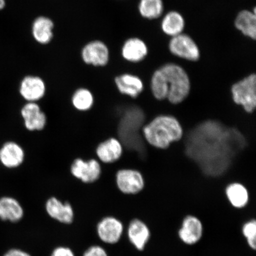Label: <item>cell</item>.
Instances as JSON below:
<instances>
[{
  "mask_svg": "<svg viewBox=\"0 0 256 256\" xmlns=\"http://www.w3.org/2000/svg\"><path fill=\"white\" fill-rule=\"evenodd\" d=\"M83 256H108L106 251L99 246H94L89 248L84 252Z\"/></svg>",
  "mask_w": 256,
  "mask_h": 256,
  "instance_id": "83f0119b",
  "label": "cell"
},
{
  "mask_svg": "<svg viewBox=\"0 0 256 256\" xmlns=\"http://www.w3.org/2000/svg\"><path fill=\"white\" fill-rule=\"evenodd\" d=\"M195 130L209 142L193 134L188 154L200 163L206 174L214 176L222 174L233 153L242 146V137L236 131L224 129L214 122L206 123Z\"/></svg>",
  "mask_w": 256,
  "mask_h": 256,
  "instance_id": "6da1fadb",
  "label": "cell"
},
{
  "mask_svg": "<svg viewBox=\"0 0 256 256\" xmlns=\"http://www.w3.org/2000/svg\"><path fill=\"white\" fill-rule=\"evenodd\" d=\"M46 83L42 78L34 74L24 76L20 82L19 92L27 102H38L46 96Z\"/></svg>",
  "mask_w": 256,
  "mask_h": 256,
  "instance_id": "30bf717a",
  "label": "cell"
},
{
  "mask_svg": "<svg viewBox=\"0 0 256 256\" xmlns=\"http://www.w3.org/2000/svg\"><path fill=\"white\" fill-rule=\"evenodd\" d=\"M51 256H75V255L72 249L60 246L54 250Z\"/></svg>",
  "mask_w": 256,
  "mask_h": 256,
  "instance_id": "f1b7e54d",
  "label": "cell"
},
{
  "mask_svg": "<svg viewBox=\"0 0 256 256\" xmlns=\"http://www.w3.org/2000/svg\"><path fill=\"white\" fill-rule=\"evenodd\" d=\"M70 171L74 178L86 184L94 183L102 174L101 163L98 159L74 158L70 166Z\"/></svg>",
  "mask_w": 256,
  "mask_h": 256,
  "instance_id": "52a82bcc",
  "label": "cell"
},
{
  "mask_svg": "<svg viewBox=\"0 0 256 256\" xmlns=\"http://www.w3.org/2000/svg\"><path fill=\"white\" fill-rule=\"evenodd\" d=\"M25 156L23 147L15 142H6L0 150V162L8 168L20 166L24 162Z\"/></svg>",
  "mask_w": 256,
  "mask_h": 256,
  "instance_id": "e0dca14e",
  "label": "cell"
},
{
  "mask_svg": "<svg viewBox=\"0 0 256 256\" xmlns=\"http://www.w3.org/2000/svg\"><path fill=\"white\" fill-rule=\"evenodd\" d=\"M24 216V208L17 200L10 196L0 198V219L15 223L20 222Z\"/></svg>",
  "mask_w": 256,
  "mask_h": 256,
  "instance_id": "ffe728a7",
  "label": "cell"
},
{
  "mask_svg": "<svg viewBox=\"0 0 256 256\" xmlns=\"http://www.w3.org/2000/svg\"><path fill=\"white\" fill-rule=\"evenodd\" d=\"M161 28L166 35L172 38L183 34L185 28L184 16L176 11L168 12L162 18Z\"/></svg>",
  "mask_w": 256,
  "mask_h": 256,
  "instance_id": "603a6c76",
  "label": "cell"
},
{
  "mask_svg": "<svg viewBox=\"0 0 256 256\" xmlns=\"http://www.w3.org/2000/svg\"><path fill=\"white\" fill-rule=\"evenodd\" d=\"M114 82L118 90L123 95L136 98L143 90L142 80L138 76L129 73L122 74L115 76Z\"/></svg>",
  "mask_w": 256,
  "mask_h": 256,
  "instance_id": "d6986e66",
  "label": "cell"
},
{
  "mask_svg": "<svg viewBox=\"0 0 256 256\" xmlns=\"http://www.w3.org/2000/svg\"><path fill=\"white\" fill-rule=\"evenodd\" d=\"M95 154L100 162L105 164H113L122 156V143L116 138L108 137L98 144Z\"/></svg>",
  "mask_w": 256,
  "mask_h": 256,
  "instance_id": "4fadbf2b",
  "label": "cell"
},
{
  "mask_svg": "<svg viewBox=\"0 0 256 256\" xmlns=\"http://www.w3.org/2000/svg\"><path fill=\"white\" fill-rule=\"evenodd\" d=\"M55 28L56 24L52 18L48 16H38L30 24L31 37L40 46H46L52 42L55 37Z\"/></svg>",
  "mask_w": 256,
  "mask_h": 256,
  "instance_id": "9c48e42d",
  "label": "cell"
},
{
  "mask_svg": "<svg viewBox=\"0 0 256 256\" xmlns=\"http://www.w3.org/2000/svg\"><path fill=\"white\" fill-rule=\"evenodd\" d=\"M190 88L188 74L177 64H165L153 74L152 92L158 100L167 98L172 104H180L188 96Z\"/></svg>",
  "mask_w": 256,
  "mask_h": 256,
  "instance_id": "7a4b0ae2",
  "label": "cell"
},
{
  "mask_svg": "<svg viewBox=\"0 0 256 256\" xmlns=\"http://www.w3.org/2000/svg\"><path fill=\"white\" fill-rule=\"evenodd\" d=\"M203 234V226L197 217L188 216L184 218L178 236L188 245H194L200 241Z\"/></svg>",
  "mask_w": 256,
  "mask_h": 256,
  "instance_id": "2e32d148",
  "label": "cell"
},
{
  "mask_svg": "<svg viewBox=\"0 0 256 256\" xmlns=\"http://www.w3.org/2000/svg\"><path fill=\"white\" fill-rule=\"evenodd\" d=\"M242 232L248 246L252 249L256 248V222L254 220L246 222L242 226Z\"/></svg>",
  "mask_w": 256,
  "mask_h": 256,
  "instance_id": "4316f807",
  "label": "cell"
},
{
  "mask_svg": "<svg viewBox=\"0 0 256 256\" xmlns=\"http://www.w3.org/2000/svg\"><path fill=\"white\" fill-rule=\"evenodd\" d=\"M227 198L236 208H242L247 206L249 196L247 188L240 184H230L226 188Z\"/></svg>",
  "mask_w": 256,
  "mask_h": 256,
  "instance_id": "d4e9b609",
  "label": "cell"
},
{
  "mask_svg": "<svg viewBox=\"0 0 256 256\" xmlns=\"http://www.w3.org/2000/svg\"><path fill=\"white\" fill-rule=\"evenodd\" d=\"M124 232L120 220L113 216H107L98 222L97 232L99 238L107 244H114L120 241Z\"/></svg>",
  "mask_w": 256,
  "mask_h": 256,
  "instance_id": "5bb4252c",
  "label": "cell"
},
{
  "mask_svg": "<svg viewBox=\"0 0 256 256\" xmlns=\"http://www.w3.org/2000/svg\"><path fill=\"white\" fill-rule=\"evenodd\" d=\"M46 212L52 218L64 224H72L73 222V208L68 202H62L55 197L48 200L46 206Z\"/></svg>",
  "mask_w": 256,
  "mask_h": 256,
  "instance_id": "ac0fdd59",
  "label": "cell"
},
{
  "mask_svg": "<svg viewBox=\"0 0 256 256\" xmlns=\"http://www.w3.org/2000/svg\"><path fill=\"white\" fill-rule=\"evenodd\" d=\"M168 49L174 56L190 62H197L200 57L199 46L190 36L184 33L172 38Z\"/></svg>",
  "mask_w": 256,
  "mask_h": 256,
  "instance_id": "ba28073f",
  "label": "cell"
},
{
  "mask_svg": "<svg viewBox=\"0 0 256 256\" xmlns=\"http://www.w3.org/2000/svg\"><path fill=\"white\" fill-rule=\"evenodd\" d=\"M71 102L73 108L76 110L86 112L90 110L94 106L95 98L90 89L80 87L73 92Z\"/></svg>",
  "mask_w": 256,
  "mask_h": 256,
  "instance_id": "cb8c5ba5",
  "label": "cell"
},
{
  "mask_svg": "<svg viewBox=\"0 0 256 256\" xmlns=\"http://www.w3.org/2000/svg\"><path fill=\"white\" fill-rule=\"evenodd\" d=\"M80 57L86 66L104 68L110 62V48L103 40H90L82 47Z\"/></svg>",
  "mask_w": 256,
  "mask_h": 256,
  "instance_id": "5b68a950",
  "label": "cell"
},
{
  "mask_svg": "<svg viewBox=\"0 0 256 256\" xmlns=\"http://www.w3.org/2000/svg\"><path fill=\"white\" fill-rule=\"evenodd\" d=\"M116 183L123 194H134L139 193L144 187V180L138 171L132 169H121L116 174Z\"/></svg>",
  "mask_w": 256,
  "mask_h": 256,
  "instance_id": "7c38bea8",
  "label": "cell"
},
{
  "mask_svg": "<svg viewBox=\"0 0 256 256\" xmlns=\"http://www.w3.org/2000/svg\"><path fill=\"white\" fill-rule=\"evenodd\" d=\"M144 120V114L140 108H130L123 118L120 126L123 142L130 148L136 150L140 152H143L144 146L139 135V130Z\"/></svg>",
  "mask_w": 256,
  "mask_h": 256,
  "instance_id": "277c9868",
  "label": "cell"
},
{
  "mask_svg": "<svg viewBox=\"0 0 256 256\" xmlns=\"http://www.w3.org/2000/svg\"><path fill=\"white\" fill-rule=\"evenodd\" d=\"M3 256H31L28 252L18 248L9 250Z\"/></svg>",
  "mask_w": 256,
  "mask_h": 256,
  "instance_id": "f546056e",
  "label": "cell"
},
{
  "mask_svg": "<svg viewBox=\"0 0 256 256\" xmlns=\"http://www.w3.org/2000/svg\"><path fill=\"white\" fill-rule=\"evenodd\" d=\"M139 14L144 18L154 20L161 17L164 12L162 0H140Z\"/></svg>",
  "mask_w": 256,
  "mask_h": 256,
  "instance_id": "484cf974",
  "label": "cell"
},
{
  "mask_svg": "<svg viewBox=\"0 0 256 256\" xmlns=\"http://www.w3.org/2000/svg\"><path fill=\"white\" fill-rule=\"evenodd\" d=\"M121 56L128 62H142L148 54V48L142 40L139 38H128L122 44L120 50Z\"/></svg>",
  "mask_w": 256,
  "mask_h": 256,
  "instance_id": "9a60e30c",
  "label": "cell"
},
{
  "mask_svg": "<svg viewBox=\"0 0 256 256\" xmlns=\"http://www.w3.org/2000/svg\"><path fill=\"white\" fill-rule=\"evenodd\" d=\"M146 140L156 148H168L172 142H177L183 136V130L177 120L168 116L156 118L144 128Z\"/></svg>",
  "mask_w": 256,
  "mask_h": 256,
  "instance_id": "3957f363",
  "label": "cell"
},
{
  "mask_svg": "<svg viewBox=\"0 0 256 256\" xmlns=\"http://www.w3.org/2000/svg\"><path fill=\"white\" fill-rule=\"evenodd\" d=\"M6 4V0H0V11L4 9Z\"/></svg>",
  "mask_w": 256,
  "mask_h": 256,
  "instance_id": "4dcf8cb0",
  "label": "cell"
},
{
  "mask_svg": "<svg viewBox=\"0 0 256 256\" xmlns=\"http://www.w3.org/2000/svg\"><path fill=\"white\" fill-rule=\"evenodd\" d=\"M128 236L134 247L140 251H142L150 238V232L145 223L138 219H135L130 224Z\"/></svg>",
  "mask_w": 256,
  "mask_h": 256,
  "instance_id": "44dd1931",
  "label": "cell"
},
{
  "mask_svg": "<svg viewBox=\"0 0 256 256\" xmlns=\"http://www.w3.org/2000/svg\"><path fill=\"white\" fill-rule=\"evenodd\" d=\"M233 100L252 113L256 106V76L252 74L232 86Z\"/></svg>",
  "mask_w": 256,
  "mask_h": 256,
  "instance_id": "8992f818",
  "label": "cell"
},
{
  "mask_svg": "<svg viewBox=\"0 0 256 256\" xmlns=\"http://www.w3.org/2000/svg\"><path fill=\"white\" fill-rule=\"evenodd\" d=\"M236 30L245 36L255 40L256 38V12L244 10L239 12L235 20Z\"/></svg>",
  "mask_w": 256,
  "mask_h": 256,
  "instance_id": "7402d4cb",
  "label": "cell"
},
{
  "mask_svg": "<svg viewBox=\"0 0 256 256\" xmlns=\"http://www.w3.org/2000/svg\"><path fill=\"white\" fill-rule=\"evenodd\" d=\"M24 127L30 132L42 131L48 124V116L37 102H27L21 108Z\"/></svg>",
  "mask_w": 256,
  "mask_h": 256,
  "instance_id": "8fae6325",
  "label": "cell"
}]
</instances>
